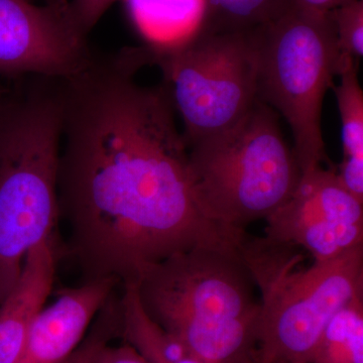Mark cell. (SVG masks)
<instances>
[{
    "label": "cell",
    "mask_w": 363,
    "mask_h": 363,
    "mask_svg": "<svg viewBox=\"0 0 363 363\" xmlns=\"http://www.w3.org/2000/svg\"><path fill=\"white\" fill-rule=\"evenodd\" d=\"M238 247L178 253L135 284L150 319L205 363L242 362L257 341L260 302Z\"/></svg>",
    "instance_id": "obj_3"
},
{
    "label": "cell",
    "mask_w": 363,
    "mask_h": 363,
    "mask_svg": "<svg viewBox=\"0 0 363 363\" xmlns=\"http://www.w3.org/2000/svg\"><path fill=\"white\" fill-rule=\"evenodd\" d=\"M301 248L245 233L238 245L260 294V363H309L332 317L363 297V247L304 267Z\"/></svg>",
    "instance_id": "obj_4"
},
{
    "label": "cell",
    "mask_w": 363,
    "mask_h": 363,
    "mask_svg": "<svg viewBox=\"0 0 363 363\" xmlns=\"http://www.w3.org/2000/svg\"><path fill=\"white\" fill-rule=\"evenodd\" d=\"M309 363H363V297L348 303L332 317Z\"/></svg>",
    "instance_id": "obj_13"
},
{
    "label": "cell",
    "mask_w": 363,
    "mask_h": 363,
    "mask_svg": "<svg viewBox=\"0 0 363 363\" xmlns=\"http://www.w3.org/2000/svg\"><path fill=\"white\" fill-rule=\"evenodd\" d=\"M257 99L286 119L302 174L328 162L321 128L325 93L341 66L330 13H313L292 0L257 28Z\"/></svg>",
    "instance_id": "obj_6"
},
{
    "label": "cell",
    "mask_w": 363,
    "mask_h": 363,
    "mask_svg": "<svg viewBox=\"0 0 363 363\" xmlns=\"http://www.w3.org/2000/svg\"><path fill=\"white\" fill-rule=\"evenodd\" d=\"M63 111L62 79L30 76L0 91V304L59 222Z\"/></svg>",
    "instance_id": "obj_2"
},
{
    "label": "cell",
    "mask_w": 363,
    "mask_h": 363,
    "mask_svg": "<svg viewBox=\"0 0 363 363\" xmlns=\"http://www.w3.org/2000/svg\"><path fill=\"white\" fill-rule=\"evenodd\" d=\"M264 236L325 262L363 247V201L323 167L302 174L293 194L266 219Z\"/></svg>",
    "instance_id": "obj_9"
},
{
    "label": "cell",
    "mask_w": 363,
    "mask_h": 363,
    "mask_svg": "<svg viewBox=\"0 0 363 363\" xmlns=\"http://www.w3.org/2000/svg\"><path fill=\"white\" fill-rule=\"evenodd\" d=\"M95 55L68 0H0L1 77L70 78L87 68Z\"/></svg>",
    "instance_id": "obj_8"
},
{
    "label": "cell",
    "mask_w": 363,
    "mask_h": 363,
    "mask_svg": "<svg viewBox=\"0 0 363 363\" xmlns=\"http://www.w3.org/2000/svg\"><path fill=\"white\" fill-rule=\"evenodd\" d=\"M116 1L118 0H68L73 18L87 35Z\"/></svg>",
    "instance_id": "obj_17"
},
{
    "label": "cell",
    "mask_w": 363,
    "mask_h": 363,
    "mask_svg": "<svg viewBox=\"0 0 363 363\" xmlns=\"http://www.w3.org/2000/svg\"><path fill=\"white\" fill-rule=\"evenodd\" d=\"M121 294H111L93 320L82 342L64 363H97L98 355L112 339L119 337Z\"/></svg>",
    "instance_id": "obj_15"
},
{
    "label": "cell",
    "mask_w": 363,
    "mask_h": 363,
    "mask_svg": "<svg viewBox=\"0 0 363 363\" xmlns=\"http://www.w3.org/2000/svg\"><path fill=\"white\" fill-rule=\"evenodd\" d=\"M341 54L359 61L363 56V0H350L330 13Z\"/></svg>",
    "instance_id": "obj_16"
},
{
    "label": "cell",
    "mask_w": 363,
    "mask_h": 363,
    "mask_svg": "<svg viewBox=\"0 0 363 363\" xmlns=\"http://www.w3.org/2000/svg\"><path fill=\"white\" fill-rule=\"evenodd\" d=\"M133 48L99 56L63 79L59 220L82 283L135 284L147 269L202 247H238L203 214L188 147L166 88L140 84Z\"/></svg>",
    "instance_id": "obj_1"
},
{
    "label": "cell",
    "mask_w": 363,
    "mask_h": 363,
    "mask_svg": "<svg viewBox=\"0 0 363 363\" xmlns=\"http://www.w3.org/2000/svg\"><path fill=\"white\" fill-rule=\"evenodd\" d=\"M117 286L114 279H102L61 290L33 320L18 363L65 362Z\"/></svg>",
    "instance_id": "obj_10"
},
{
    "label": "cell",
    "mask_w": 363,
    "mask_h": 363,
    "mask_svg": "<svg viewBox=\"0 0 363 363\" xmlns=\"http://www.w3.org/2000/svg\"><path fill=\"white\" fill-rule=\"evenodd\" d=\"M257 30L214 33L142 48L145 65L159 67L182 133L191 143L229 130L257 101Z\"/></svg>",
    "instance_id": "obj_7"
},
{
    "label": "cell",
    "mask_w": 363,
    "mask_h": 363,
    "mask_svg": "<svg viewBox=\"0 0 363 363\" xmlns=\"http://www.w3.org/2000/svg\"><path fill=\"white\" fill-rule=\"evenodd\" d=\"M292 0H204L198 28L214 33L250 32L276 18Z\"/></svg>",
    "instance_id": "obj_14"
},
{
    "label": "cell",
    "mask_w": 363,
    "mask_h": 363,
    "mask_svg": "<svg viewBox=\"0 0 363 363\" xmlns=\"http://www.w3.org/2000/svg\"><path fill=\"white\" fill-rule=\"evenodd\" d=\"M45 2H49V1H52V0H45Z\"/></svg>",
    "instance_id": "obj_23"
},
{
    "label": "cell",
    "mask_w": 363,
    "mask_h": 363,
    "mask_svg": "<svg viewBox=\"0 0 363 363\" xmlns=\"http://www.w3.org/2000/svg\"><path fill=\"white\" fill-rule=\"evenodd\" d=\"M97 363H150L130 346L123 343L118 346L107 344L98 355Z\"/></svg>",
    "instance_id": "obj_18"
},
{
    "label": "cell",
    "mask_w": 363,
    "mask_h": 363,
    "mask_svg": "<svg viewBox=\"0 0 363 363\" xmlns=\"http://www.w3.org/2000/svg\"><path fill=\"white\" fill-rule=\"evenodd\" d=\"M54 236L26 255L20 278L0 304V363H18L33 320L52 292L56 272Z\"/></svg>",
    "instance_id": "obj_11"
},
{
    "label": "cell",
    "mask_w": 363,
    "mask_h": 363,
    "mask_svg": "<svg viewBox=\"0 0 363 363\" xmlns=\"http://www.w3.org/2000/svg\"><path fill=\"white\" fill-rule=\"evenodd\" d=\"M346 1H350V0H337L338 6H340V4H344V2H346Z\"/></svg>",
    "instance_id": "obj_22"
},
{
    "label": "cell",
    "mask_w": 363,
    "mask_h": 363,
    "mask_svg": "<svg viewBox=\"0 0 363 363\" xmlns=\"http://www.w3.org/2000/svg\"><path fill=\"white\" fill-rule=\"evenodd\" d=\"M164 363H205L202 362L199 358L194 357V355L189 354L185 355V357L179 358V359L173 360V362H164Z\"/></svg>",
    "instance_id": "obj_20"
},
{
    "label": "cell",
    "mask_w": 363,
    "mask_h": 363,
    "mask_svg": "<svg viewBox=\"0 0 363 363\" xmlns=\"http://www.w3.org/2000/svg\"><path fill=\"white\" fill-rule=\"evenodd\" d=\"M297 6L317 13H330L338 6L337 0H294Z\"/></svg>",
    "instance_id": "obj_19"
},
{
    "label": "cell",
    "mask_w": 363,
    "mask_h": 363,
    "mask_svg": "<svg viewBox=\"0 0 363 363\" xmlns=\"http://www.w3.org/2000/svg\"><path fill=\"white\" fill-rule=\"evenodd\" d=\"M240 363H260L259 362V359H257V357H252V355H250V357H247V359H245L243 360L242 362H240Z\"/></svg>",
    "instance_id": "obj_21"
},
{
    "label": "cell",
    "mask_w": 363,
    "mask_h": 363,
    "mask_svg": "<svg viewBox=\"0 0 363 363\" xmlns=\"http://www.w3.org/2000/svg\"><path fill=\"white\" fill-rule=\"evenodd\" d=\"M188 167L203 214L233 233L266 220L290 198L302 176L278 114L259 99L233 128L191 143Z\"/></svg>",
    "instance_id": "obj_5"
},
{
    "label": "cell",
    "mask_w": 363,
    "mask_h": 363,
    "mask_svg": "<svg viewBox=\"0 0 363 363\" xmlns=\"http://www.w3.org/2000/svg\"><path fill=\"white\" fill-rule=\"evenodd\" d=\"M358 66L359 61L341 54L339 83L333 86L342 131L343 161L338 171L348 177L363 174V92Z\"/></svg>",
    "instance_id": "obj_12"
}]
</instances>
